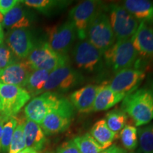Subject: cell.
<instances>
[{
  "label": "cell",
  "mask_w": 153,
  "mask_h": 153,
  "mask_svg": "<svg viewBox=\"0 0 153 153\" xmlns=\"http://www.w3.org/2000/svg\"><path fill=\"white\" fill-rule=\"evenodd\" d=\"M121 109L137 127L150 123L153 120L152 88H142L128 94L123 99Z\"/></svg>",
  "instance_id": "6da1fadb"
},
{
  "label": "cell",
  "mask_w": 153,
  "mask_h": 153,
  "mask_svg": "<svg viewBox=\"0 0 153 153\" xmlns=\"http://www.w3.org/2000/svg\"><path fill=\"white\" fill-rule=\"evenodd\" d=\"M74 116L75 108L71 102L62 97L57 106L45 116L40 126L47 135L61 133L70 128Z\"/></svg>",
  "instance_id": "7a4b0ae2"
},
{
  "label": "cell",
  "mask_w": 153,
  "mask_h": 153,
  "mask_svg": "<svg viewBox=\"0 0 153 153\" xmlns=\"http://www.w3.org/2000/svg\"><path fill=\"white\" fill-rule=\"evenodd\" d=\"M26 61L33 70H44L49 72L70 64L68 55H60L55 52L48 42H41L34 45Z\"/></svg>",
  "instance_id": "3957f363"
},
{
  "label": "cell",
  "mask_w": 153,
  "mask_h": 153,
  "mask_svg": "<svg viewBox=\"0 0 153 153\" xmlns=\"http://www.w3.org/2000/svg\"><path fill=\"white\" fill-rule=\"evenodd\" d=\"M87 38L103 54L115 43L116 37L111 26L109 17L102 9H99L89 24Z\"/></svg>",
  "instance_id": "277c9868"
},
{
  "label": "cell",
  "mask_w": 153,
  "mask_h": 153,
  "mask_svg": "<svg viewBox=\"0 0 153 153\" xmlns=\"http://www.w3.org/2000/svg\"><path fill=\"white\" fill-rule=\"evenodd\" d=\"M103 55L106 65L116 73L124 69L131 68L137 62L139 55L130 38L117 41Z\"/></svg>",
  "instance_id": "5b68a950"
},
{
  "label": "cell",
  "mask_w": 153,
  "mask_h": 153,
  "mask_svg": "<svg viewBox=\"0 0 153 153\" xmlns=\"http://www.w3.org/2000/svg\"><path fill=\"white\" fill-rule=\"evenodd\" d=\"M84 76L70 64L55 69L50 72L48 78L43 89V93L66 92L84 82Z\"/></svg>",
  "instance_id": "8992f818"
},
{
  "label": "cell",
  "mask_w": 153,
  "mask_h": 153,
  "mask_svg": "<svg viewBox=\"0 0 153 153\" xmlns=\"http://www.w3.org/2000/svg\"><path fill=\"white\" fill-rule=\"evenodd\" d=\"M109 20L117 41L130 39L139 27L140 22L132 16L123 6L111 4L108 6Z\"/></svg>",
  "instance_id": "52a82bcc"
},
{
  "label": "cell",
  "mask_w": 153,
  "mask_h": 153,
  "mask_svg": "<svg viewBox=\"0 0 153 153\" xmlns=\"http://www.w3.org/2000/svg\"><path fill=\"white\" fill-rule=\"evenodd\" d=\"M0 98L2 106L0 116L6 122L10 118L16 116L31 97L24 88L0 84Z\"/></svg>",
  "instance_id": "ba28073f"
},
{
  "label": "cell",
  "mask_w": 153,
  "mask_h": 153,
  "mask_svg": "<svg viewBox=\"0 0 153 153\" xmlns=\"http://www.w3.org/2000/svg\"><path fill=\"white\" fill-rule=\"evenodd\" d=\"M50 46L60 55H67L74 43L76 32L73 22L68 19L63 24L47 29Z\"/></svg>",
  "instance_id": "9c48e42d"
},
{
  "label": "cell",
  "mask_w": 153,
  "mask_h": 153,
  "mask_svg": "<svg viewBox=\"0 0 153 153\" xmlns=\"http://www.w3.org/2000/svg\"><path fill=\"white\" fill-rule=\"evenodd\" d=\"M100 1L87 0L77 4L70 13V20H71L75 27L76 36L79 41L87 39V32L89 24L94 17L100 9Z\"/></svg>",
  "instance_id": "30bf717a"
},
{
  "label": "cell",
  "mask_w": 153,
  "mask_h": 153,
  "mask_svg": "<svg viewBox=\"0 0 153 153\" xmlns=\"http://www.w3.org/2000/svg\"><path fill=\"white\" fill-rule=\"evenodd\" d=\"M76 68L88 72L98 70L102 62L103 53L88 40L79 41L72 51Z\"/></svg>",
  "instance_id": "8fae6325"
},
{
  "label": "cell",
  "mask_w": 153,
  "mask_h": 153,
  "mask_svg": "<svg viewBox=\"0 0 153 153\" xmlns=\"http://www.w3.org/2000/svg\"><path fill=\"white\" fill-rule=\"evenodd\" d=\"M62 97L56 92L46 91L34 97L26 104L24 113L27 120L41 125L44 118L58 104Z\"/></svg>",
  "instance_id": "7c38bea8"
},
{
  "label": "cell",
  "mask_w": 153,
  "mask_h": 153,
  "mask_svg": "<svg viewBox=\"0 0 153 153\" xmlns=\"http://www.w3.org/2000/svg\"><path fill=\"white\" fill-rule=\"evenodd\" d=\"M145 76V72L140 69L132 68L124 69L116 72L108 85L115 92L127 95L136 90Z\"/></svg>",
  "instance_id": "4fadbf2b"
},
{
  "label": "cell",
  "mask_w": 153,
  "mask_h": 153,
  "mask_svg": "<svg viewBox=\"0 0 153 153\" xmlns=\"http://www.w3.org/2000/svg\"><path fill=\"white\" fill-rule=\"evenodd\" d=\"M7 47L19 59L27 58L34 47L33 36L27 28L12 30L7 37Z\"/></svg>",
  "instance_id": "5bb4252c"
},
{
  "label": "cell",
  "mask_w": 153,
  "mask_h": 153,
  "mask_svg": "<svg viewBox=\"0 0 153 153\" xmlns=\"http://www.w3.org/2000/svg\"><path fill=\"white\" fill-rule=\"evenodd\" d=\"M33 70L26 60H17L0 72V84L24 88Z\"/></svg>",
  "instance_id": "9a60e30c"
},
{
  "label": "cell",
  "mask_w": 153,
  "mask_h": 153,
  "mask_svg": "<svg viewBox=\"0 0 153 153\" xmlns=\"http://www.w3.org/2000/svg\"><path fill=\"white\" fill-rule=\"evenodd\" d=\"M100 85H89L73 91L70 100L74 108L82 114L93 111L94 104Z\"/></svg>",
  "instance_id": "2e32d148"
},
{
  "label": "cell",
  "mask_w": 153,
  "mask_h": 153,
  "mask_svg": "<svg viewBox=\"0 0 153 153\" xmlns=\"http://www.w3.org/2000/svg\"><path fill=\"white\" fill-rule=\"evenodd\" d=\"M132 43L138 55L153 57V28L145 22L140 23L137 31L131 38Z\"/></svg>",
  "instance_id": "e0dca14e"
},
{
  "label": "cell",
  "mask_w": 153,
  "mask_h": 153,
  "mask_svg": "<svg viewBox=\"0 0 153 153\" xmlns=\"http://www.w3.org/2000/svg\"><path fill=\"white\" fill-rule=\"evenodd\" d=\"M123 7L140 22L153 25V2L148 0H126Z\"/></svg>",
  "instance_id": "ac0fdd59"
},
{
  "label": "cell",
  "mask_w": 153,
  "mask_h": 153,
  "mask_svg": "<svg viewBox=\"0 0 153 153\" xmlns=\"http://www.w3.org/2000/svg\"><path fill=\"white\" fill-rule=\"evenodd\" d=\"M24 133L26 148H33L38 152L43 150L47 138L39 124L26 120L24 123Z\"/></svg>",
  "instance_id": "d6986e66"
},
{
  "label": "cell",
  "mask_w": 153,
  "mask_h": 153,
  "mask_svg": "<svg viewBox=\"0 0 153 153\" xmlns=\"http://www.w3.org/2000/svg\"><path fill=\"white\" fill-rule=\"evenodd\" d=\"M126 94L115 92L108 85H100L96 97L93 111H106L123 101Z\"/></svg>",
  "instance_id": "ffe728a7"
},
{
  "label": "cell",
  "mask_w": 153,
  "mask_h": 153,
  "mask_svg": "<svg viewBox=\"0 0 153 153\" xmlns=\"http://www.w3.org/2000/svg\"><path fill=\"white\" fill-rule=\"evenodd\" d=\"M20 2L4 16L2 27L11 30L29 27L31 19L20 4Z\"/></svg>",
  "instance_id": "44dd1931"
},
{
  "label": "cell",
  "mask_w": 153,
  "mask_h": 153,
  "mask_svg": "<svg viewBox=\"0 0 153 153\" xmlns=\"http://www.w3.org/2000/svg\"><path fill=\"white\" fill-rule=\"evenodd\" d=\"M89 134L104 150L111 146L113 141L116 138L115 134L108 128L104 119H101L96 122L91 128Z\"/></svg>",
  "instance_id": "7402d4cb"
},
{
  "label": "cell",
  "mask_w": 153,
  "mask_h": 153,
  "mask_svg": "<svg viewBox=\"0 0 153 153\" xmlns=\"http://www.w3.org/2000/svg\"><path fill=\"white\" fill-rule=\"evenodd\" d=\"M50 72L44 70H33L28 76L24 89L34 97L43 93V89L48 78Z\"/></svg>",
  "instance_id": "603a6c76"
},
{
  "label": "cell",
  "mask_w": 153,
  "mask_h": 153,
  "mask_svg": "<svg viewBox=\"0 0 153 153\" xmlns=\"http://www.w3.org/2000/svg\"><path fill=\"white\" fill-rule=\"evenodd\" d=\"M28 7L33 8L45 14H51L55 11L64 9L70 4L69 1H53V0H25L22 1Z\"/></svg>",
  "instance_id": "cb8c5ba5"
},
{
  "label": "cell",
  "mask_w": 153,
  "mask_h": 153,
  "mask_svg": "<svg viewBox=\"0 0 153 153\" xmlns=\"http://www.w3.org/2000/svg\"><path fill=\"white\" fill-rule=\"evenodd\" d=\"M104 120L108 128L115 134L116 138H118L119 137L120 131L126 126L128 116L122 109H114L107 113Z\"/></svg>",
  "instance_id": "d4e9b609"
},
{
  "label": "cell",
  "mask_w": 153,
  "mask_h": 153,
  "mask_svg": "<svg viewBox=\"0 0 153 153\" xmlns=\"http://www.w3.org/2000/svg\"><path fill=\"white\" fill-rule=\"evenodd\" d=\"M72 140L81 153H101L104 150L89 133L76 136Z\"/></svg>",
  "instance_id": "484cf974"
},
{
  "label": "cell",
  "mask_w": 153,
  "mask_h": 153,
  "mask_svg": "<svg viewBox=\"0 0 153 153\" xmlns=\"http://www.w3.org/2000/svg\"><path fill=\"white\" fill-rule=\"evenodd\" d=\"M139 153H153V123L137 130Z\"/></svg>",
  "instance_id": "4316f807"
},
{
  "label": "cell",
  "mask_w": 153,
  "mask_h": 153,
  "mask_svg": "<svg viewBox=\"0 0 153 153\" xmlns=\"http://www.w3.org/2000/svg\"><path fill=\"white\" fill-rule=\"evenodd\" d=\"M119 137L126 150H133L136 148L138 143L137 130L135 126L126 125L120 131Z\"/></svg>",
  "instance_id": "83f0119b"
},
{
  "label": "cell",
  "mask_w": 153,
  "mask_h": 153,
  "mask_svg": "<svg viewBox=\"0 0 153 153\" xmlns=\"http://www.w3.org/2000/svg\"><path fill=\"white\" fill-rule=\"evenodd\" d=\"M24 120L18 119V123L9 145V153H18L26 148L24 133Z\"/></svg>",
  "instance_id": "f1b7e54d"
},
{
  "label": "cell",
  "mask_w": 153,
  "mask_h": 153,
  "mask_svg": "<svg viewBox=\"0 0 153 153\" xmlns=\"http://www.w3.org/2000/svg\"><path fill=\"white\" fill-rule=\"evenodd\" d=\"M18 123V118L11 117L7 120L4 124L2 135L1 139V152H9V145L12 138L14 130Z\"/></svg>",
  "instance_id": "f546056e"
},
{
  "label": "cell",
  "mask_w": 153,
  "mask_h": 153,
  "mask_svg": "<svg viewBox=\"0 0 153 153\" xmlns=\"http://www.w3.org/2000/svg\"><path fill=\"white\" fill-rule=\"evenodd\" d=\"M17 61L16 57L7 45H0V72L6 68Z\"/></svg>",
  "instance_id": "4dcf8cb0"
},
{
  "label": "cell",
  "mask_w": 153,
  "mask_h": 153,
  "mask_svg": "<svg viewBox=\"0 0 153 153\" xmlns=\"http://www.w3.org/2000/svg\"><path fill=\"white\" fill-rule=\"evenodd\" d=\"M56 153H81L74 144L73 140H70L62 143L56 150Z\"/></svg>",
  "instance_id": "1f68e13d"
},
{
  "label": "cell",
  "mask_w": 153,
  "mask_h": 153,
  "mask_svg": "<svg viewBox=\"0 0 153 153\" xmlns=\"http://www.w3.org/2000/svg\"><path fill=\"white\" fill-rule=\"evenodd\" d=\"M19 2L17 0H0V12L4 16Z\"/></svg>",
  "instance_id": "d6a6232c"
},
{
  "label": "cell",
  "mask_w": 153,
  "mask_h": 153,
  "mask_svg": "<svg viewBox=\"0 0 153 153\" xmlns=\"http://www.w3.org/2000/svg\"><path fill=\"white\" fill-rule=\"evenodd\" d=\"M101 153H127V151L123 148H120L116 145H113L106 150H103Z\"/></svg>",
  "instance_id": "836d02e7"
},
{
  "label": "cell",
  "mask_w": 153,
  "mask_h": 153,
  "mask_svg": "<svg viewBox=\"0 0 153 153\" xmlns=\"http://www.w3.org/2000/svg\"><path fill=\"white\" fill-rule=\"evenodd\" d=\"M4 123H5L4 119L0 116V152H1V135H2L3 127H4Z\"/></svg>",
  "instance_id": "e575fe53"
},
{
  "label": "cell",
  "mask_w": 153,
  "mask_h": 153,
  "mask_svg": "<svg viewBox=\"0 0 153 153\" xmlns=\"http://www.w3.org/2000/svg\"><path fill=\"white\" fill-rule=\"evenodd\" d=\"M18 153H38V152H37V151L35 150L33 148H26Z\"/></svg>",
  "instance_id": "d590c367"
},
{
  "label": "cell",
  "mask_w": 153,
  "mask_h": 153,
  "mask_svg": "<svg viewBox=\"0 0 153 153\" xmlns=\"http://www.w3.org/2000/svg\"><path fill=\"white\" fill-rule=\"evenodd\" d=\"M4 37V35L2 24H0V45H1V44H3Z\"/></svg>",
  "instance_id": "8d00e7d4"
},
{
  "label": "cell",
  "mask_w": 153,
  "mask_h": 153,
  "mask_svg": "<svg viewBox=\"0 0 153 153\" xmlns=\"http://www.w3.org/2000/svg\"><path fill=\"white\" fill-rule=\"evenodd\" d=\"M3 20H4V15L0 12V24H2L3 23Z\"/></svg>",
  "instance_id": "74e56055"
},
{
  "label": "cell",
  "mask_w": 153,
  "mask_h": 153,
  "mask_svg": "<svg viewBox=\"0 0 153 153\" xmlns=\"http://www.w3.org/2000/svg\"><path fill=\"white\" fill-rule=\"evenodd\" d=\"M1 109H2V106H1V98H0V115H1Z\"/></svg>",
  "instance_id": "f35d334b"
},
{
  "label": "cell",
  "mask_w": 153,
  "mask_h": 153,
  "mask_svg": "<svg viewBox=\"0 0 153 153\" xmlns=\"http://www.w3.org/2000/svg\"><path fill=\"white\" fill-rule=\"evenodd\" d=\"M130 153H133V152H130Z\"/></svg>",
  "instance_id": "ab89813d"
},
{
  "label": "cell",
  "mask_w": 153,
  "mask_h": 153,
  "mask_svg": "<svg viewBox=\"0 0 153 153\" xmlns=\"http://www.w3.org/2000/svg\"><path fill=\"white\" fill-rule=\"evenodd\" d=\"M152 89H153V88H152Z\"/></svg>",
  "instance_id": "60d3db41"
}]
</instances>
